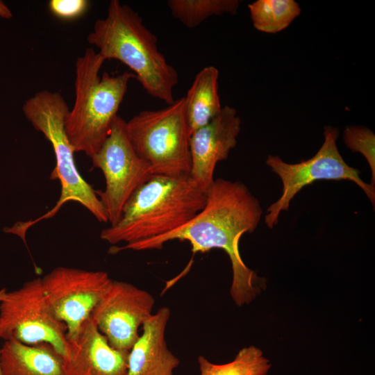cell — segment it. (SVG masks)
I'll return each mask as SVG.
<instances>
[{
    "label": "cell",
    "mask_w": 375,
    "mask_h": 375,
    "mask_svg": "<svg viewBox=\"0 0 375 375\" xmlns=\"http://www.w3.org/2000/svg\"><path fill=\"white\" fill-rule=\"evenodd\" d=\"M87 0H50L48 8L53 15L63 20L81 17L88 9Z\"/></svg>",
    "instance_id": "21"
},
{
    "label": "cell",
    "mask_w": 375,
    "mask_h": 375,
    "mask_svg": "<svg viewBox=\"0 0 375 375\" xmlns=\"http://www.w3.org/2000/svg\"><path fill=\"white\" fill-rule=\"evenodd\" d=\"M171 310L161 307L142 325V333L128 356L126 375H173L179 359L169 350L165 339Z\"/></svg>",
    "instance_id": "14"
},
{
    "label": "cell",
    "mask_w": 375,
    "mask_h": 375,
    "mask_svg": "<svg viewBox=\"0 0 375 375\" xmlns=\"http://www.w3.org/2000/svg\"><path fill=\"white\" fill-rule=\"evenodd\" d=\"M22 112L33 127L51 143L56 158L51 179H58L60 196L56 204L35 220L17 222L15 234L25 238L27 229L38 222L53 217L68 201L85 207L100 222L108 223L106 212L92 187L82 177L76 167L74 148L66 134L65 119L69 111L67 102L58 92L41 90L23 104Z\"/></svg>",
    "instance_id": "5"
},
{
    "label": "cell",
    "mask_w": 375,
    "mask_h": 375,
    "mask_svg": "<svg viewBox=\"0 0 375 375\" xmlns=\"http://www.w3.org/2000/svg\"><path fill=\"white\" fill-rule=\"evenodd\" d=\"M87 40L105 60H117L132 70L151 97L168 105L174 101L178 72L158 50L156 36L131 7L111 0L106 16L96 20Z\"/></svg>",
    "instance_id": "2"
},
{
    "label": "cell",
    "mask_w": 375,
    "mask_h": 375,
    "mask_svg": "<svg viewBox=\"0 0 375 375\" xmlns=\"http://www.w3.org/2000/svg\"><path fill=\"white\" fill-rule=\"evenodd\" d=\"M51 344L65 359L69 349L65 324L57 318L44 293L41 278L10 292L0 290V340Z\"/></svg>",
    "instance_id": "7"
},
{
    "label": "cell",
    "mask_w": 375,
    "mask_h": 375,
    "mask_svg": "<svg viewBox=\"0 0 375 375\" xmlns=\"http://www.w3.org/2000/svg\"><path fill=\"white\" fill-rule=\"evenodd\" d=\"M105 59L93 48H86L75 62L73 107L65 119L66 134L75 152L90 158L101 147L116 119L134 74L117 76L103 72Z\"/></svg>",
    "instance_id": "4"
},
{
    "label": "cell",
    "mask_w": 375,
    "mask_h": 375,
    "mask_svg": "<svg viewBox=\"0 0 375 375\" xmlns=\"http://www.w3.org/2000/svg\"><path fill=\"white\" fill-rule=\"evenodd\" d=\"M155 299L129 283L112 281L90 318L115 349L129 353L139 328L153 315Z\"/></svg>",
    "instance_id": "11"
},
{
    "label": "cell",
    "mask_w": 375,
    "mask_h": 375,
    "mask_svg": "<svg viewBox=\"0 0 375 375\" xmlns=\"http://www.w3.org/2000/svg\"><path fill=\"white\" fill-rule=\"evenodd\" d=\"M0 375H2L1 372V369H0Z\"/></svg>",
    "instance_id": "23"
},
{
    "label": "cell",
    "mask_w": 375,
    "mask_h": 375,
    "mask_svg": "<svg viewBox=\"0 0 375 375\" xmlns=\"http://www.w3.org/2000/svg\"><path fill=\"white\" fill-rule=\"evenodd\" d=\"M128 353L113 348L90 318L69 341L66 375H126Z\"/></svg>",
    "instance_id": "13"
},
{
    "label": "cell",
    "mask_w": 375,
    "mask_h": 375,
    "mask_svg": "<svg viewBox=\"0 0 375 375\" xmlns=\"http://www.w3.org/2000/svg\"><path fill=\"white\" fill-rule=\"evenodd\" d=\"M253 27L266 33L286 28L301 13L294 0H257L248 5Z\"/></svg>",
    "instance_id": "17"
},
{
    "label": "cell",
    "mask_w": 375,
    "mask_h": 375,
    "mask_svg": "<svg viewBox=\"0 0 375 375\" xmlns=\"http://www.w3.org/2000/svg\"><path fill=\"white\" fill-rule=\"evenodd\" d=\"M241 119L229 106L190 138L191 169L189 178L207 192L214 183L217 162L226 160L237 144Z\"/></svg>",
    "instance_id": "12"
},
{
    "label": "cell",
    "mask_w": 375,
    "mask_h": 375,
    "mask_svg": "<svg viewBox=\"0 0 375 375\" xmlns=\"http://www.w3.org/2000/svg\"><path fill=\"white\" fill-rule=\"evenodd\" d=\"M13 17V14L8 6L0 0V17L9 19Z\"/></svg>",
    "instance_id": "22"
},
{
    "label": "cell",
    "mask_w": 375,
    "mask_h": 375,
    "mask_svg": "<svg viewBox=\"0 0 375 375\" xmlns=\"http://www.w3.org/2000/svg\"><path fill=\"white\" fill-rule=\"evenodd\" d=\"M262 210L258 199L240 181L215 179L207 191L203 208L187 224L165 235L148 240L112 247L109 253L124 250L161 249L172 240L188 241L193 253L212 249H223L231 260L233 280L230 293L241 306L253 301L258 293V276L244 263L239 242L245 233L257 228Z\"/></svg>",
    "instance_id": "1"
},
{
    "label": "cell",
    "mask_w": 375,
    "mask_h": 375,
    "mask_svg": "<svg viewBox=\"0 0 375 375\" xmlns=\"http://www.w3.org/2000/svg\"><path fill=\"white\" fill-rule=\"evenodd\" d=\"M344 144L353 152L362 154L371 169V184L375 186V135L364 126L348 125L343 132Z\"/></svg>",
    "instance_id": "20"
},
{
    "label": "cell",
    "mask_w": 375,
    "mask_h": 375,
    "mask_svg": "<svg viewBox=\"0 0 375 375\" xmlns=\"http://www.w3.org/2000/svg\"><path fill=\"white\" fill-rule=\"evenodd\" d=\"M167 6L172 16L189 28L199 26L213 15H235L238 0H169Z\"/></svg>",
    "instance_id": "19"
},
{
    "label": "cell",
    "mask_w": 375,
    "mask_h": 375,
    "mask_svg": "<svg viewBox=\"0 0 375 375\" xmlns=\"http://www.w3.org/2000/svg\"><path fill=\"white\" fill-rule=\"evenodd\" d=\"M198 364L200 375H267L272 367L262 350L253 345L240 349L228 363L215 364L199 356Z\"/></svg>",
    "instance_id": "18"
},
{
    "label": "cell",
    "mask_w": 375,
    "mask_h": 375,
    "mask_svg": "<svg viewBox=\"0 0 375 375\" xmlns=\"http://www.w3.org/2000/svg\"><path fill=\"white\" fill-rule=\"evenodd\" d=\"M119 115L100 149L90 157L94 167L103 172V191L95 190L110 226L119 221L129 199L153 175L149 165L136 153Z\"/></svg>",
    "instance_id": "9"
},
{
    "label": "cell",
    "mask_w": 375,
    "mask_h": 375,
    "mask_svg": "<svg viewBox=\"0 0 375 375\" xmlns=\"http://www.w3.org/2000/svg\"><path fill=\"white\" fill-rule=\"evenodd\" d=\"M127 137L152 175L189 176L190 131L181 97L156 110H143L125 122Z\"/></svg>",
    "instance_id": "6"
},
{
    "label": "cell",
    "mask_w": 375,
    "mask_h": 375,
    "mask_svg": "<svg viewBox=\"0 0 375 375\" xmlns=\"http://www.w3.org/2000/svg\"><path fill=\"white\" fill-rule=\"evenodd\" d=\"M207 192L189 176L153 175L125 205L119 221L101 231L112 244L161 236L185 226L204 207Z\"/></svg>",
    "instance_id": "3"
},
{
    "label": "cell",
    "mask_w": 375,
    "mask_h": 375,
    "mask_svg": "<svg viewBox=\"0 0 375 375\" xmlns=\"http://www.w3.org/2000/svg\"><path fill=\"white\" fill-rule=\"evenodd\" d=\"M324 142L311 158L290 164L278 156H269L266 165L280 178L282 193L279 199L267 210L265 223L272 228L278 223L280 213L287 210L294 196L304 187L321 180H347L356 183L365 193L372 205L375 203V186L360 177V171L349 166L340 153L336 141L339 130L325 126Z\"/></svg>",
    "instance_id": "8"
},
{
    "label": "cell",
    "mask_w": 375,
    "mask_h": 375,
    "mask_svg": "<svg viewBox=\"0 0 375 375\" xmlns=\"http://www.w3.org/2000/svg\"><path fill=\"white\" fill-rule=\"evenodd\" d=\"M2 375H66L64 359L49 344L6 340L0 348Z\"/></svg>",
    "instance_id": "15"
},
{
    "label": "cell",
    "mask_w": 375,
    "mask_h": 375,
    "mask_svg": "<svg viewBox=\"0 0 375 375\" xmlns=\"http://www.w3.org/2000/svg\"><path fill=\"white\" fill-rule=\"evenodd\" d=\"M112 279L103 271L58 267L41 278L45 297L72 340L108 290Z\"/></svg>",
    "instance_id": "10"
},
{
    "label": "cell",
    "mask_w": 375,
    "mask_h": 375,
    "mask_svg": "<svg viewBox=\"0 0 375 375\" xmlns=\"http://www.w3.org/2000/svg\"><path fill=\"white\" fill-rule=\"evenodd\" d=\"M219 71L203 68L195 76L185 98V115L190 133L206 125L222 110L218 94Z\"/></svg>",
    "instance_id": "16"
}]
</instances>
